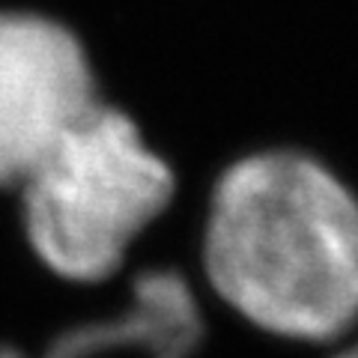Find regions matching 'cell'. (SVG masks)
Returning <instances> with one entry per match:
<instances>
[{"instance_id": "cell-1", "label": "cell", "mask_w": 358, "mask_h": 358, "mask_svg": "<svg viewBox=\"0 0 358 358\" xmlns=\"http://www.w3.org/2000/svg\"><path fill=\"white\" fill-rule=\"evenodd\" d=\"M200 263L254 329L334 341L358 322V197L308 152L242 155L212 188Z\"/></svg>"}, {"instance_id": "cell-2", "label": "cell", "mask_w": 358, "mask_h": 358, "mask_svg": "<svg viewBox=\"0 0 358 358\" xmlns=\"http://www.w3.org/2000/svg\"><path fill=\"white\" fill-rule=\"evenodd\" d=\"M15 192L36 260L69 284H102L171 206L176 176L126 110L99 102Z\"/></svg>"}, {"instance_id": "cell-3", "label": "cell", "mask_w": 358, "mask_h": 358, "mask_svg": "<svg viewBox=\"0 0 358 358\" xmlns=\"http://www.w3.org/2000/svg\"><path fill=\"white\" fill-rule=\"evenodd\" d=\"M99 105L84 45L60 21L0 13V188H18Z\"/></svg>"}, {"instance_id": "cell-4", "label": "cell", "mask_w": 358, "mask_h": 358, "mask_svg": "<svg viewBox=\"0 0 358 358\" xmlns=\"http://www.w3.org/2000/svg\"><path fill=\"white\" fill-rule=\"evenodd\" d=\"M203 338L194 293L176 272H147L122 313L66 331L39 358H192ZM0 358H27L0 350Z\"/></svg>"}, {"instance_id": "cell-5", "label": "cell", "mask_w": 358, "mask_h": 358, "mask_svg": "<svg viewBox=\"0 0 358 358\" xmlns=\"http://www.w3.org/2000/svg\"><path fill=\"white\" fill-rule=\"evenodd\" d=\"M334 358H358V341H355L352 346H346V350H343L341 355H334Z\"/></svg>"}]
</instances>
